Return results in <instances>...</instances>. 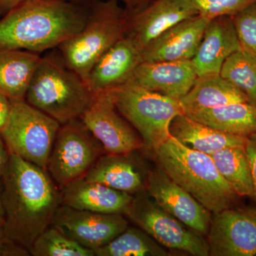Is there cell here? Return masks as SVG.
I'll list each match as a JSON object with an SVG mask.
<instances>
[{
    "label": "cell",
    "instance_id": "6da1fadb",
    "mask_svg": "<svg viewBox=\"0 0 256 256\" xmlns=\"http://www.w3.org/2000/svg\"><path fill=\"white\" fill-rule=\"evenodd\" d=\"M1 180L3 237L30 252L37 237L52 225L62 204L60 188L48 170L12 153Z\"/></svg>",
    "mask_w": 256,
    "mask_h": 256
},
{
    "label": "cell",
    "instance_id": "7a4b0ae2",
    "mask_svg": "<svg viewBox=\"0 0 256 256\" xmlns=\"http://www.w3.org/2000/svg\"><path fill=\"white\" fill-rule=\"evenodd\" d=\"M90 3L26 0L0 20V48L37 54L58 48L84 28Z\"/></svg>",
    "mask_w": 256,
    "mask_h": 256
},
{
    "label": "cell",
    "instance_id": "3957f363",
    "mask_svg": "<svg viewBox=\"0 0 256 256\" xmlns=\"http://www.w3.org/2000/svg\"><path fill=\"white\" fill-rule=\"evenodd\" d=\"M154 152L164 172L210 213L236 206L240 196L210 154L192 149L172 136Z\"/></svg>",
    "mask_w": 256,
    "mask_h": 256
},
{
    "label": "cell",
    "instance_id": "277c9868",
    "mask_svg": "<svg viewBox=\"0 0 256 256\" xmlns=\"http://www.w3.org/2000/svg\"><path fill=\"white\" fill-rule=\"evenodd\" d=\"M94 97L84 79L66 65L60 54H50L41 57L25 100L63 124L80 118Z\"/></svg>",
    "mask_w": 256,
    "mask_h": 256
},
{
    "label": "cell",
    "instance_id": "5b68a950",
    "mask_svg": "<svg viewBox=\"0 0 256 256\" xmlns=\"http://www.w3.org/2000/svg\"><path fill=\"white\" fill-rule=\"evenodd\" d=\"M127 18L118 0L90 2L84 28L58 47L64 63L86 82L98 60L126 36Z\"/></svg>",
    "mask_w": 256,
    "mask_h": 256
},
{
    "label": "cell",
    "instance_id": "8992f818",
    "mask_svg": "<svg viewBox=\"0 0 256 256\" xmlns=\"http://www.w3.org/2000/svg\"><path fill=\"white\" fill-rule=\"evenodd\" d=\"M118 110L142 138L144 146L156 151L171 134L172 121L184 114L180 100L126 84L109 90Z\"/></svg>",
    "mask_w": 256,
    "mask_h": 256
},
{
    "label": "cell",
    "instance_id": "52a82bcc",
    "mask_svg": "<svg viewBox=\"0 0 256 256\" xmlns=\"http://www.w3.org/2000/svg\"><path fill=\"white\" fill-rule=\"evenodd\" d=\"M60 126L26 100H11L9 119L0 132L10 153L47 170Z\"/></svg>",
    "mask_w": 256,
    "mask_h": 256
},
{
    "label": "cell",
    "instance_id": "ba28073f",
    "mask_svg": "<svg viewBox=\"0 0 256 256\" xmlns=\"http://www.w3.org/2000/svg\"><path fill=\"white\" fill-rule=\"evenodd\" d=\"M105 154L102 146L80 118L60 124L47 170L60 188L84 178Z\"/></svg>",
    "mask_w": 256,
    "mask_h": 256
},
{
    "label": "cell",
    "instance_id": "9c48e42d",
    "mask_svg": "<svg viewBox=\"0 0 256 256\" xmlns=\"http://www.w3.org/2000/svg\"><path fill=\"white\" fill-rule=\"evenodd\" d=\"M124 215L163 247L210 256L207 239L162 208L146 191L133 196Z\"/></svg>",
    "mask_w": 256,
    "mask_h": 256
},
{
    "label": "cell",
    "instance_id": "30bf717a",
    "mask_svg": "<svg viewBox=\"0 0 256 256\" xmlns=\"http://www.w3.org/2000/svg\"><path fill=\"white\" fill-rule=\"evenodd\" d=\"M80 119L106 154H128L144 146L142 138L118 110L109 92L96 94Z\"/></svg>",
    "mask_w": 256,
    "mask_h": 256
},
{
    "label": "cell",
    "instance_id": "8fae6325",
    "mask_svg": "<svg viewBox=\"0 0 256 256\" xmlns=\"http://www.w3.org/2000/svg\"><path fill=\"white\" fill-rule=\"evenodd\" d=\"M206 237L210 256H256V206L212 214Z\"/></svg>",
    "mask_w": 256,
    "mask_h": 256
},
{
    "label": "cell",
    "instance_id": "7c38bea8",
    "mask_svg": "<svg viewBox=\"0 0 256 256\" xmlns=\"http://www.w3.org/2000/svg\"><path fill=\"white\" fill-rule=\"evenodd\" d=\"M52 225L82 246L95 252L104 246L128 228L121 214H100L76 210L60 204Z\"/></svg>",
    "mask_w": 256,
    "mask_h": 256
},
{
    "label": "cell",
    "instance_id": "4fadbf2b",
    "mask_svg": "<svg viewBox=\"0 0 256 256\" xmlns=\"http://www.w3.org/2000/svg\"><path fill=\"white\" fill-rule=\"evenodd\" d=\"M146 192L162 208L196 233L207 236L212 214L161 168L148 171Z\"/></svg>",
    "mask_w": 256,
    "mask_h": 256
},
{
    "label": "cell",
    "instance_id": "5bb4252c",
    "mask_svg": "<svg viewBox=\"0 0 256 256\" xmlns=\"http://www.w3.org/2000/svg\"><path fill=\"white\" fill-rule=\"evenodd\" d=\"M127 13L126 36L141 50L168 28L198 14L192 0H152Z\"/></svg>",
    "mask_w": 256,
    "mask_h": 256
},
{
    "label": "cell",
    "instance_id": "9a60e30c",
    "mask_svg": "<svg viewBox=\"0 0 256 256\" xmlns=\"http://www.w3.org/2000/svg\"><path fill=\"white\" fill-rule=\"evenodd\" d=\"M208 22L197 14L168 28L141 50L142 62L192 60Z\"/></svg>",
    "mask_w": 256,
    "mask_h": 256
},
{
    "label": "cell",
    "instance_id": "2e32d148",
    "mask_svg": "<svg viewBox=\"0 0 256 256\" xmlns=\"http://www.w3.org/2000/svg\"><path fill=\"white\" fill-rule=\"evenodd\" d=\"M198 77L192 60L142 62L128 84L180 100Z\"/></svg>",
    "mask_w": 256,
    "mask_h": 256
},
{
    "label": "cell",
    "instance_id": "e0dca14e",
    "mask_svg": "<svg viewBox=\"0 0 256 256\" xmlns=\"http://www.w3.org/2000/svg\"><path fill=\"white\" fill-rule=\"evenodd\" d=\"M141 63L140 48L127 36L124 37L98 60L86 84L95 95L114 90L128 84Z\"/></svg>",
    "mask_w": 256,
    "mask_h": 256
},
{
    "label": "cell",
    "instance_id": "ac0fdd59",
    "mask_svg": "<svg viewBox=\"0 0 256 256\" xmlns=\"http://www.w3.org/2000/svg\"><path fill=\"white\" fill-rule=\"evenodd\" d=\"M232 16L208 22L196 54L192 60L197 76L220 74L225 60L242 50Z\"/></svg>",
    "mask_w": 256,
    "mask_h": 256
},
{
    "label": "cell",
    "instance_id": "d6986e66",
    "mask_svg": "<svg viewBox=\"0 0 256 256\" xmlns=\"http://www.w3.org/2000/svg\"><path fill=\"white\" fill-rule=\"evenodd\" d=\"M101 156L84 178L134 195L146 191L148 170L134 154Z\"/></svg>",
    "mask_w": 256,
    "mask_h": 256
},
{
    "label": "cell",
    "instance_id": "ffe728a7",
    "mask_svg": "<svg viewBox=\"0 0 256 256\" xmlns=\"http://www.w3.org/2000/svg\"><path fill=\"white\" fill-rule=\"evenodd\" d=\"M62 204L100 214H124L133 196L102 184L79 178L60 188Z\"/></svg>",
    "mask_w": 256,
    "mask_h": 256
},
{
    "label": "cell",
    "instance_id": "44dd1931",
    "mask_svg": "<svg viewBox=\"0 0 256 256\" xmlns=\"http://www.w3.org/2000/svg\"><path fill=\"white\" fill-rule=\"evenodd\" d=\"M170 132L185 146L210 156L225 148L245 146L247 140V138L218 130L194 120L186 114L174 118L170 124Z\"/></svg>",
    "mask_w": 256,
    "mask_h": 256
},
{
    "label": "cell",
    "instance_id": "7402d4cb",
    "mask_svg": "<svg viewBox=\"0 0 256 256\" xmlns=\"http://www.w3.org/2000/svg\"><path fill=\"white\" fill-rule=\"evenodd\" d=\"M242 102L250 100L240 89L220 74L197 77L190 92L180 100L184 114Z\"/></svg>",
    "mask_w": 256,
    "mask_h": 256
},
{
    "label": "cell",
    "instance_id": "603a6c76",
    "mask_svg": "<svg viewBox=\"0 0 256 256\" xmlns=\"http://www.w3.org/2000/svg\"><path fill=\"white\" fill-rule=\"evenodd\" d=\"M40 54L0 48V94L11 100H25Z\"/></svg>",
    "mask_w": 256,
    "mask_h": 256
},
{
    "label": "cell",
    "instance_id": "cb8c5ba5",
    "mask_svg": "<svg viewBox=\"0 0 256 256\" xmlns=\"http://www.w3.org/2000/svg\"><path fill=\"white\" fill-rule=\"evenodd\" d=\"M186 114L194 120L234 136L247 138L256 133V106L252 102H234Z\"/></svg>",
    "mask_w": 256,
    "mask_h": 256
},
{
    "label": "cell",
    "instance_id": "d4e9b609",
    "mask_svg": "<svg viewBox=\"0 0 256 256\" xmlns=\"http://www.w3.org/2000/svg\"><path fill=\"white\" fill-rule=\"evenodd\" d=\"M210 156L220 174L236 193L240 197L252 198V170L245 146L225 148Z\"/></svg>",
    "mask_w": 256,
    "mask_h": 256
},
{
    "label": "cell",
    "instance_id": "484cf974",
    "mask_svg": "<svg viewBox=\"0 0 256 256\" xmlns=\"http://www.w3.org/2000/svg\"><path fill=\"white\" fill-rule=\"evenodd\" d=\"M97 256H168L169 252L141 228L128 226L95 252Z\"/></svg>",
    "mask_w": 256,
    "mask_h": 256
},
{
    "label": "cell",
    "instance_id": "4316f807",
    "mask_svg": "<svg viewBox=\"0 0 256 256\" xmlns=\"http://www.w3.org/2000/svg\"><path fill=\"white\" fill-rule=\"evenodd\" d=\"M220 75L232 82L256 106V55L242 50L225 60Z\"/></svg>",
    "mask_w": 256,
    "mask_h": 256
},
{
    "label": "cell",
    "instance_id": "83f0119b",
    "mask_svg": "<svg viewBox=\"0 0 256 256\" xmlns=\"http://www.w3.org/2000/svg\"><path fill=\"white\" fill-rule=\"evenodd\" d=\"M34 256H94L95 252L82 246L50 225L34 240L30 249Z\"/></svg>",
    "mask_w": 256,
    "mask_h": 256
},
{
    "label": "cell",
    "instance_id": "f1b7e54d",
    "mask_svg": "<svg viewBox=\"0 0 256 256\" xmlns=\"http://www.w3.org/2000/svg\"><path fill=\"white\" fill-rule=\"evenodd\" d=\"M232 18L242 48L256 55V0Z\"/></svg>",
    "mask_w": 256,
    "mask_h": 256
},
{
    "label": "cell",
    "instance_id": "f546056e",
    "mask_svg": "<svg viewBox=\"0 0 256 256\" xmlns=\"http://www.w3.org/2000/svg\"><path fill=\"white\" fill-rule=\"evenodd\" d=\"M255 0H192L198 14L212 18L234 16Z\"/></svg>",
    "mask_w": 256,
    "mask_h": 256
},
{
    "label": "cell",
    "instance_id": "4dcf8cb0",
    "mask_svg": "<svg viewBox=\"0 0 256 256\" xmlns=\"http://www.w3.org/2000/svg\"><path fill=\"white\" fill-rule=\"evenodd\" d=\"M245 149L248 158L249 163H250V170H252V188H254L252 198L256 204V133L247 137Z\"/></svg>",
    "mask_w": 256,
    "mask_h": 256
},
{
    "label": "cell",
    "instance_id": "1f68e13d",
    "mask_svg": "<svg viewBox=\"0 0 256 256\" xmlns=\"http://www.w3.org/2000/svg\"><path fill=\"white\" fill-rule=\"evenodd\" d=\"M31 256L30 250L18 242L3 237L0 240V256Z\"/></svg>",
    "mask_w": 256,
    "mask_h": 256
},
{
    "label": "cell",
    "instance_id": "d6a6232c",
    "mask_svg": "<svg viewBox=\"0 0 256 256\" xmlns=\"http://www.w3.org/2000/svg\"><path fill=\"white\" fill-rule=\"evenodd\" d=\"M10 152L0 132V178H2L9 164Z\"/></svg>",
    "mask_w": 256,
    "mask_h": 256
},
{
    "label": "cell",
    "instance_id": "836d02e7",
    "mask_svg": "<svg viewBox=\"0 0 256 256\" xmlns=\"http://www.w3.org/2000/svg\"><path fill=\"white\" fill-rule=\"evenodd\" d=\"M11 110V100L6 96L0 94V130L2 129L9 119Z\"/></svg>",
    "mask_w": 256,
    "mask_h": 256
},
{
    "label": "cell",
    "instance_id": "e575fe53",
    "mask_svg": "<svg viewBox=\"0 0 256 256\" xmlns=\"http://www.w3.org/2000/svg\"><path fill=\"white\" fill-rule=\"evenodd\" d=\"M124 4V8L128 12L136 11L146 6L152 0H118Z\"/></svg>",
    "mask_w": 256,
    "mask_h": 256
},
{
    "label": "cell",
    "instance_id": "d590c367",
    "mask_svg": "<svg viewBox=\"0 0 256 256\" xmlns=\"http://www.w3.org/2000/svg\"><path fill=\"white\" fill-rule=\"evenodd\" d=\"M26 0H0V14H6Z\"/></svg>",
    "mask_w": 256,
    "mask_h": 256
},
{
    "label": "cell",
    "instance_id": "8d00e7d4",
    "mask_svg": "<svg viewBox=\"0 0 256 256\" xmlns=\"http://www.w3.org/2000/svg\"><path fill=\"white\" fill-rule=\"evenodd\" d=\"M4 222V210H3L2 203V180L0 178V227L2 226Z\"/></svg>",
    "mask_w": 256,
    "mask_h": 256
},
{
    "label": "cell",
    "instance_id": "74e56055",
    "mask_svg": "<svg viewBox=\"0 0 256 256\" xmlns=\"http://www.w3.org/2000/svg\"><path fill=\"white\" fill-rule=\"evenodd\" d=\"M64 1L73 2H86L90 1V0H64Z\"/></svg>",
    "mask_w": 256,
    "mask_h": 256
},
{
    "label": "cell",
    "instance_id": "f35d334b",
    "mask_svg": "<svg viewBox=\"0 0 256 256\" xmlns=\"http://www.w3.org/2000/svg\"><path fill=\"white\" fill-rule=\"evenodd\" d=\"M3 238L2 232V228L0 227V240Z\"/></svg>",
    "mask_w": 256,
    "mask_h": 256
}]
</instances>
